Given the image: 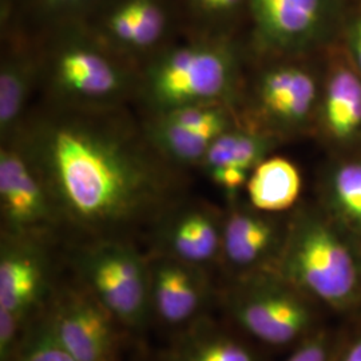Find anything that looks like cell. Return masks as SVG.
I'll return each instance as SVG.
<instances>
[{"mask_svg": "<svg viewBox=\"0 0 361 361\" xmlns=\"http://www.w3.org/2000/svg\"><path fill=\"white\" fill-rule=\"evenodd\" d=\"M288 219L232 201L224 213L221 265L226 277L276 269L288 233Z\"/></svg>", "mask_w": 361, "mask_h": 361, "instance_id": "9", "label": "cell"}, {"mask_svg": "<svg viewBox=\"0 0 361 361\" xmlns=\"http://www.w3.org/2000/svg\"><path fill=\"white\" fill-rule=\"evenodd\" d=\"M276 271L335 319L361 310V245L322 207L289 217Z\"/></svg>", "mask_w": 361, "mask_h": 361, "instance_id": "2", "label": "cell"}, {"mask_svg": "<svg viewBox=\"0 0 361 361\" xmlns=\"http://www.w3.org/2000/svg\"><path fill=\"white\" fill-rule=\"evenodd\" d=\"M170 13L164 0H107L89 28L114 52L143 54L165 39Z\"/></svg>", "mask_w": 361, "mask_h": 361, "instance_id": "14", "label": "cell"}, {"mask_svg": "<svg viewBox=\"0 0 361 361\" xmlns=\"http://www.w3.org/2000/svg\"><path fill=\"white\" fill-rule=\"evenodd\" d=\"M152 317L178 332L207 316L216 297L209 271L154 253L149 258Z\"/></svg>", "mask_w": 361, "mask_h": 361, "instance_id": "10", "label": "cell"}, {"mask_svg": "<svg viewBox=\"0 0 361 361\" xmlns=\"http://www.w3.org/2000/svg\"><path fill=\"white\" fill-rule=\"evenodd\" d=\"M340 319L322 326L290 349L283 361H332Z\"/></svg>", "mask_w": 361, "mask_h": 361, "instance_id": "24", "label": "cell"}, {"mask_svg": "<svg viewBox=\"0 0 361 361\" xmlns=\"http://www.w3.org/2000/svg\"><path fill=\"white\" fill-rule=\"evenodd\" d=\"M324 128L336 141H350L361 133V74L355 65L336 63L322 99Z\"/></svg>", "mask_w": 361, "mask_h": 361, "instance_id": "17", "label": "cell"}, {"mask_svg": "<svg viewBox=\"0 0 361 361\" xmlns=\"http://www.w3.org/2000/svg\"><path fill=\"white\" fill-rule=\"evenodd\" d=\"M46 310L54 334L77 361H118L123 328L80 281L52 290Z\"/></svg>", "mask_w": 361, "mask_h": 361, "instance_id": "8", "label": "cell"}, {"mask_svg": "<svg viewBox=\"0 0 361 361\" xmlns=\"http://www.w3.org/2000/svg\"><path fill=\"white\" fill-rule=\"evenodd\" d=\"M61 222L92 240L125 233L168 210L170 180L143 143L111 121L80 113L37 119L16 134Z\"/></svg>", "mask_w": 361, "mask_h": 361, "instance_id": "1", "label": "cell"}, {"mask_svg": "<svg viewBox=\"0 0 361 361\" xmlns=\"http://www.w3.org/2000/svg\"><path fill=\"white\" fill-rule=\"evenodd\" d=\"M332 361H361V310L340 319Z\"/></svg>", "mask_w": 361, "mask_h": 361, "instance_id": "26", "label": "cell"}, {"mask_svg": "<svg viewBox=\"0 0 361 361\" xmlns=\"http://www.w3.org/2000/svg\"><path fill=\"white\" fill-rule=\"evenodd\" d=\"M245 192L250 207L281 214L296 207L301 193V176L289 159L271 157L253 169Z\"/></svg>", "mask_w": 361, "mask_h": 361, "instance_id": "19", "label": "cell"}, {"mask_svg": "<svg viewBox=\"0 0 361 361\" xmlns=\"http://www.w3.org/2000/svg\"><path fill=\"white\" fill-rule=\"evenodd\" d=\"M1 234L44 240L61 222L44 182L19 138L0 147Z\"/></svg>", "mask_w": 361, "mask_h": 361, "instance_id": "7", "label": "cell"}, {"mask_svg": "<svg viewBox=\"0 0 361 361\" xmlns=\"http://www.w3.org/2000/svg\"><path fill=\"white\" fill-rule=\"evenodd\" d=\"M42 238L1 234L0 310L31 322L51 296L50 262Z\"/></svg>", "mask_w": 361, "mask_h": 361, "instance_id": "11", "label": "cell"}, {"mask_svg": "<svg viewBox=\"0 0 361 361\" xmlns=\"http://www.w3.org/2000/svg\"><path fill=\"white\" fill-rule=\"evenodd\" d=\"M349 51L353 59V65L361 74V18L355 19L348 31Z\"/></svg>", "mask_w": 361, "mask_h": 361, "instance_id": "29", "label": "cell"}, {"mask_svg": "<svg viewBox=\"0 0 361 361\" xmlns=\"http://www.w3.org/2000/svg\"><path fill=\"white\" fill-rule=\"evenodd\" d=\"M250 173L249 170L235 166H221L207 171L209 180L226 194L231 202L235 201L240 192L245 189Z\"/></svg>", "mask_w": 361, "mask_h": 361, "instance_id": "28", "label": "cell"}, {"mask_svg": "<svg viewBox=\"0 0 361 361\" xmlns=\"http://www.w3.org/2000/svg\"><path fill=\"white\" fill-rule=\"evenodd\" d=\"M219 297L231 325L265 349L289 352L335 319L276 269L228 279Z\"/></svg>", "mask_w": 361, "mask_h": 361, "instance_id": "3", "label": "cell"}, {"mask_svg": "<svg viewBox=\"0 0 361 361\" xmlns=\"http://www.w3.org/2000/svg\"><path fill=\"white\" fill-rule=\"evenodd\" d=\"M238 77L232 43L207 37L159 52L143 70L140 91L154 114L190 104L232 106Z\"/></svg>", "mask_w": 361, "mask_h": 361, "instance_id": "4", "label": "cell"}, {"mask_svg": "<svg viewBox=\"0 0 361 361\" xmlns=\"http://www.w3.org/2000/svg\"><path fill=\"white\" fill-rule=\"evenodd\" d=\"M258 43L273 52L305 50L322 37L326 0H247Z\"/></svg>", "mask_w": 361, "mask_h": 361, "instance_id": "13", "label": "cell"}, {"mask_svg": "<svg viewBox=\"0 0 361 361\" xmlns=\"http://www.w3.org/2000/svg\"><path fill=\"white\" fill-rule=\"evenodd\" d=\"M157 255L210 269L221 265L224 213L192 202L169 207L158 219Z\"/></svg>", "mask_w": 361, "mask_h": 361, "instance_id": "12", "label": "cell"}, {"mask_svg": "<svg viewBox=\"0 0 361 361\" xmlns=\"http://www.w3.org/2000/svg\"><path fill=\"white\" fill-rule=\"evenodd\" d=\"M320 207L361 245V161L343 164L331 173Z\"/></svg>", "mask_w": 361, "mask_h": 361, "instance_id": "21", "label": "cell"}, {"mask_svg": "<svg viewBox=\"0 0 361 361\" xmlns=\"http://www.w3.org/2000/svg\"><path fill=\"white\" fill-rule=\"evenodd\" d=\"M38 59L27 49H13L0 65V134L1 141L20 131L28 98L38 78Z\"/></svg>", "mask_w": 361, "mask_h": 361, "instance_id": "18", "label": "cell"}, {"mask_svg": "<svg viewBox=\"0 0 361 361\" xmlns=\"http://www.w3.org/2000/svg\"><path fill=\"white\" fill-rule=\"evenodd\" d=\"M61 26L46 70L55 97L75 109H102L123 99L133 78L114 51L80 20Z\"/></svg>", "mask_w": 361, "mask_h": 361, "instance_id": "5", "label": "cell"}, {"mask_svg": "<svg viewBox=\"0 0 361 361\" xmlns=\"http://www.w3.org/2000/svg\"><path fill=\"white\" fill-rule=\"evenodd\" d=\"M276 143L271 131L233 126L213 141L201 166L205 171L221 166H235L253 171L258 164L268 158Z\"/></svg>", "mask_w": 361, "mask_h": 361, "instance_id": "22", "label": "cell"}, {"mask_svg": "<svg viewBox=\"0 0 361 361\" xmlns=\"http://www.w3.org/2000/svg\"><path fill=\"white\" fill-rule=\"evenodd\" d=\"M264 349L231 324L207 314L176 332L162 361H268Z\"/></svg>", "mask_w": 361, "mask_h": 361, "instance_id": "16", "label": "cell"}, {"mask_svg": "<svg viewBox=\"0 0 361 361\" xmlns=\"http://www.w3.org/2000/svg\"><path fill=\"white\" fill-rule=\"evenodd\" d=\"M10 361H77L54 334L46 307L28 323Z\"/></svg>", "mask_w": 361, "mask_h": 361, "instance_id": "23", "label": "cell"}, {"mask_svg": "<svg viewBox=\"0 0 361 361\" xmlns=\"http://www.w3.org/2000/svg\"><path fill=\"white\" fill-rule=\"evenodd\" d=\"M79 281L121 326L143 331L152 317L149 258L125 238L92 240L77 259Z\"/></svg>", "mask_w": 361, "mask_h": 361, "instance_id": "6", "label": "cell"}, {"mask_svg": "<svg viewBox=\"0 0 361 361\" xmlns=\"http://www.w3.org/2000/svg\"><path fill=\"white\" fill-rule=\"evenodd\" d=\"M255 98L258 116L269 129L296 131L310 122L319 87L312 73L301 66H273L258 78Z\"/></svg>", "mask_w": 361, "mask_h": 361, "instance_id": "15", "label": "cell"}, {"mask_svg": "<svg viewBox=\"0 0 361 361\" xmlns=\"http://www.w3.org/2000/svg\"><path fill=\"white\" fill-rule=\"evenodd\" d=\"M107 0H38L42 16L56 23L79 20L83 13L97 10Z\"/></svg>", "mask_w": 361, "mask_h": 361, "instance_id": "27", "label": "cell"}, {"mask_svg": "<svg viewBox=\"0 0 361 361\" xmlns=\"http://www.w3.org/2000/svg\"><path fill=\"white\" fill-rule=\"evenodd\" d=\"M247 0H186V8L202 26L217 27L229 22Z\"/></svg>", "mask_w": 361, "mask_h": 361, "instance_id": "25", "label": "cell"}, {"mask_svg": "<svg viewBox=\"0 0 361 361\" xmlns=\"http://www.w3.org/2000/svg\"><path fill=\"white\" fill-rule=\"evenodd\" d=\"M219 135L216 131L186 128L166 116L154 114L146 126L145 138L154 152L169 161L201 166L209 147Z\"/></svg>", "mask_w": 361, "mask_h": 361, "instance_id": "20", "label": "cell"}]
</instances>
